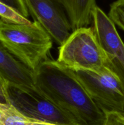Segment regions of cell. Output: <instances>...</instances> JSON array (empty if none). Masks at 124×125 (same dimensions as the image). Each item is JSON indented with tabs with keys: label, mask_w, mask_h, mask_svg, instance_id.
<instances>
[{
	"label": "cell",
	"mask_w": 124,
	"mask_h": 125,
	"mask_svg": "<svg viewBox=\"0 0 124 125\" xmlns=\"http://www.w3.org/2000/svg\"><path fill=\"white\" fill-rule=\"evenodd\" d=\"M37 90L72 116L80 125H103L105 114L72 71L47 60L34 72Z\"/></svg>",
	"instance_id": "obj_1"
},
{
	"label": "cell",
	"mask_w": 124,
	"mask_h": 125,
	"mask_svg": "<svg viewBox=\"0 0 124 125\" xmlns=\"http://www.w3.org/2000/svg\"><path fill=\"white\" fill-rule=\"evenodd\" d=\"M0 43L34 72L43 62L49 59L53 40L38 22L15 24L7 23L0 18Z\"/></svg>",
	"instance_id": "obj_2"
},
{
	"label": "cell",
	"mask_w": 124,
	"mask_h": 125,
	"mask_svg": "<svg viewBox=\"0 0 124 125\" xmlns=\"http://www.w3.org/2000/svg\"><path fill=\"white\" fill-rule=\"evenodd\" d=\"M57 62L71 70L95 72L106 69V59L92 28L74 31L60 45Z\"/></svg>",
	"instance_id": "obj_3"
},
{
	"label": "cell",
	"mask_w": 124,
	"mask_h": 125,
	"mask_svg": "<svg viewBox=\"0 0 124 125\" xmlns=\"http://www.w3.org/2000/svg\"><path fill=\"white\" fill-rule=\"evenodd\" d=\"M9 104L23 115L58 125H80L69 114L35 88L8 85Z\"/></svg>",
	"instance_id": "obj_4"
},
{
	"label": "cell",
	"mask_w": 124,
	"mask_h": 125,
	"mask_svg": "<svg viewBox=\"0 0 124 125\" xmlns=\"http://www.w3.org/2000/svg\"><path fill=\"white\" fill-rule=\"evenodd\" d=\"M72 71L103 112H124V87L109 69L99 72L84 70Z\"/></svg>",
	"instance_id": "obj_5"
},
{
	"label": "cell",
	"mask_w": 124,
	"mask_h": 125,
	"mask_svg": "<svg viewBox=\"0 0 124 125\" xmlns=\"http://www.w3.org/2000/svg\"><path fill=\"white\" fill-rule=\"evenodd\" d=\"M92 22L96 39L106 57L107 68L124 87V43L115 24L98 6L93 11Z\"/></svg>",
	"instance_id": "obj_6"
},
{
	"label": "cell",
	"mask_w": 124,
	"mask_h": 125,
	"mask_svg": "<svg viewBox=\"0 0 124 125\" xmlns=\"http://www.w3.org/2000/svg\"><path fill=\"white\" fill-rule=\"evenodd\" d=\"M34 21L49 34L52 40L62 45L72 32L62 0H23Z\"/></svg>",
	"instance_id": "obj_7"
},
{
	"label": "cell",
	"mask_w": 124,
	"mask_h": 125,
	"mask_svg": "<svg viewBox=\"0 0 124 125\" xmlns=\"http://www.w3.org/2000/svg\"><path fill=\"white\" fill-rule=\"evenodd\" d=\"M0 75L9 85L35 88L34 73L0 43Z\"/></svg>",
	"instance_id": "obj_8"
},
{
	"label": "cell",
	"mask_w": 124,
	"mask_h": 125,
	"mask_svg": "<svg viewBox=\"0 0 124 125\" xmlns=\"http://www.w3.org/2000/svg\"><path fill=\"white\" fill-rule=\"evenodd\" d=\"M72 31L87 28L92 21V13L97 6L96 0H62Z\"/></svg>",
	"instance_id": "obj_9"
},
{
	"label": "cell",
	"mask_w": 124,
	"mask_h": 125,
	"mask_svg": "<svg viewBox=\"0 0 124 125\" xmlns=\"http://www.w3.org/2000/svg\"><path fill=\"white\" fill-rule=\"evenodd\" d=\"M3 125H58L23 115L9 104L0 103Z\"/></svg>",
	"instance_id": "obj_10"
},
{
	"label": "cell",
	"mask_w": 124,
	"mask_h": 125,
	"mask_svg": "<svg viewBox=\"0 0 124 125\" xmlns=\"http://www.w3.org/2000/svg\"><path fill=\"white\" fill-rule=\"evenodd\" d=\"M0 18L4 21L15 24H30L32 22L8 5L0 1Z\"/></svg>",
	"instance_id": "obj_11"
},
{
	"label": "cell",
	"mask_w": 124,
	"mask_h": 125,
	"mask_svg": "<svg viewBox=\"0 0 124 125\" xmlns=\"http://www.w3.org/2000/svg\"><path fill=\"white\" fill-rule=\"evenodd\" d=\"M108 16L115 25L124 31V0H117L113 2Z\"/></svg>",
	"instance_id": "obj_12"
},
{
	"label": "cell",
	"mask_w": 124,
	"mask_h": 125,
	"mask_svg": "<svg viewBox=\"0 0 124 125\" xmlns=\"http://www.w3.org/2000/svg\"><path fill=\"white\" fill-rule=\"evenodd\" d=\"M0 1L13 8L22 16L27 18L29 13L23 0H0Z\"/></svg>",
	"instance_id": "obj_13"
},
{
	"label": "cell",
	"mask_w": 124,
	"mask_h": 125,
	"mask_svg": "<svg viewBox=\"0 0 124 125\" xmlns=\"http://www.w3.org/2000/svg\"><path fill=\"white\" fill-rule=\"evenodd\" d=\"M103 125H124V116L115 112H105Z\"/></svg>",
	"instance_id": "obj_14"
},
{
	"label": "cell",
	"mask_w": 124,
	"mask_h": 125,
	"mask_svg": "<svg viewBox=\"0 0 124 125\" xmlns=\"http://www.w3.org/2000/svg\"><path fill=\"white\" fill-rule=\"evenodd\" d=\"M8 84L0 75V103L9 104L7 89Z\"/></svg>",
	"instance_id": "obj_15"
},
{
	"label": "cell",
	"mask_w": 124,
	"mask_h": 125,
	"mask_svg": "<svg viewBox=\"0 0 124 125\" xmlns=\"http://www.w3.org/2000/svg\"><path fill=\"white\" fill-rule=\"evenodd\" d=\"M0 125H3L2 122V114H1V111H0Z\"/></svg>",
	"instance_id": "obj_16"
},
{
	"label": "cell",
	"mask_w": 124,
	"mask_h": 125,
	"mask_svg": "<svg viewBox=\"0 0 124 125\" xmlns=\"http://www.w3.org/2000/svg\"><path fill=\"white\" fill-rule=\"evenodd\" d=\"M122 114V115L123 116H124V112H122V113H121V114Z\"/></svg>",
	"instance_id": "obj_17"
}]
</instances>
